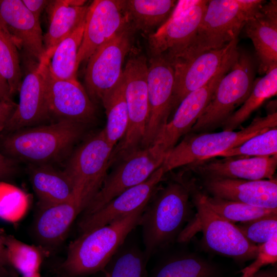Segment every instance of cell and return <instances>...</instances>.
<instances>
[{
    "mask_svg": "<svg viewBox=\"0 0 277 277\" xmlns=\"http://www.w3.org/2000/svg\"><path fill=\"white\" fill-rule=\"evenodd\" d=\"M189 184L182 181L168 183L151 196L141 216L144 252L149 260L177 240L192 212Z\"/></svg>",
    "mask_w": 277,
    "mask_h": 277,
    "instance_id": "obj_1",
    "label": "cell"
},
{
    "mask_svg": "<svg viewBox=\"0 0 277 277\" xmlns=\"http://www.w3.org/2000/svg\"><path fill=\"white\" fill-rule=\"evenodd\" d=\"M146 205L108 225L81 233L69 244L60 267L63 277H83L103 272L128 234L139 225Z\"/></svg>",
    "mask_w": 277,
    "mask_h": 277,
    "instance_id": "obj_2",
    "label": "cell"
},
{
    "mask_svg": "<svg viewBox=\"0 0 277 277\" xmlns=\"http://www.w3.org/2000/svg\"><path fill=\"white\" fill-rule=\"evenodd\" d=\"M84 124L60 119L55 123L24 128L3 134L1 145L11 157L35 164H48L65 154L82 136Z\"/></svg>",
    "mask_w": 277,
    "mask_h": 277,
    "instance_id": "obj_3",
    "label": "cell"
},
{
    "mask_svg": "<svg viewBox=\"0 0 277 277\" xmlns=\"http://www.w3.org/2000/svg\"><path fill=\"white\" fill-rule=\"evenodd\" d=\"M277 127V113L258 116L240 131L188 133L168 151L161 167L166 173L174 169L213 159L216 154L234 148L254 135Z\"/></svg>",
    "mask_w": 277,
    "mask_h": 277,
    "instance_id": "obj_4",
    "label": "cell"
},
{
    "mask_svg": "<svg viewBox=\"0 0 277 277\" xmlns=\"http://www.w3.org/2000/svg\"><path fill=\"white\" fill-rule=\"evenodd\" d=\"M255 69L253 57L239 50L235 62L219 82L211 100L189 133L208 132L221 127L249 95Z\"/></svg>",
    "mask_w": 277,
    "mask_h": 277,
    "instance_id": "obj_5",
    "label": "cell"
},
{
    "mask_svg": "<svg viewBox=\"0 0 277 277\" xmlns=\"http://www.w3.org/2000/svg\"><path fill=\"white\" fill-rule=\"evenodd\" d=\"M148 64L142 55L129 59L123 70L128 126L124 137L113 148L110 161L116 162L141 148L148 123Z\"/></svg>",
    "mask_w": 277,
    "mask_h": 277,
    "instance_id": "obj_6",
    "label": "cell"
},
{
    "mask_svg": "<svg viewBox=\"0 0 277 277\" xmlns=\"http://www.w3.org/2000/svg\"><path fill=\"white\" fill-rule=\"evenodd\" d=\"M249 18L237 0L208 1L194 37L185 50L169 60H188L225 47L238 38Z\"/></svg>",
    "mask_w": 277,
    "mask_h": 277,
    "instance_id": "obj_7",
    "label": "cell"
},
{
    "mask_svg": "<svg viewBox=\"0 0 277 277\" xmlns=\"http://www.w3.org/2000/svg\"><path fill=\"white\" fill-rule=\"evenodd\" d=\"M166 153L153 145L141 148L118 161L80 217L96 212L124 191L145 181L162 165Z\"/></svg>",
    "mask_w": 277,
    "mask_h": 277,
    "instance_id": "obj_8",
    "label": "cell"
},
{
    "mask_svg": "<svg viewBox=\"0 0 277 277\" xmlns=\"http://www.w3.org/2000/svg\"><path fill=\"white\" fill-rule=\"evenodd\" d=\"M189 186L204 247L215 253L239 262L254 259L258 246L249 242L236 225L214 212L206 203L203 192L194 184H189Z\"/></svg>",
    "mask_w": 277,
    "mask_h": 277,
    "instance_id": "obj_9",
    "label": "cell"
},
{
    "mask_svg": "<svg viewBox=\"0 0 277 277\" xmlns=\"http://www.w3.org/2000/svg\"><path fill=\"white\" fill-rule=\"evenodd\" d=\"M113 149L103 129L85 141L68 161L64 171L73 183L82 212L104 183Z\"/></svg>",
    "mask_w": 277,
    "mask_h": 277,
    "instance_id": "obj_10",
    "label": "cell"
},
{
    "mask_svg": "<svg viewBox=\"0 0 277 277\" xmlns=\"http://www.w3.org/2000/svg\"><path fill=\"white\" fill-rule=\"evenodd\" d=\"M208 1H177L168 18L149 35L152 57L164 55L170 58L185 50L194 37Z\"/></svg>",
    "mask_w": 277,
    "mask_h": 277,
    "instance_id": "obj_11",
    "label": "cell"
},
{
    "mask_svg": "<svg viewBox=\"0 0 277 277\" xmlns=\"http://www.w3.org/2000/svg\"><path fill=\"white\" fill-rule=\"evenodd\" d=\"M238 38L225 47L203 52L186 60L169 61L174 73L173 107L219 73L231 68L238 56Z\"/></svg>",
    "mask_w": 277,
    "mask_h": 277,
    "instance_id": "obj_12",
    "label": "cell"
},
{
    "mask_svg": "<svg viewBox=\"0 0 277 277\" xmlns=\"http://www.w3.org/2000/svg\"><path fill=\"white\" fill-rule=\"evenodd\" d=\"M129 25L97 48L88 59L85 74L87 92L90 98L101 101L122 77V66L131 47Z\"/></svg>",
    "mask_w": 277,
    "mask_h": 277,
    "instance_id": "obj_13",
    "label": "cell"
},
{
    "mask_svg": "<svg viewBox=\"0 0 277 277\" xmlns=\"http://www.w3.org/2000/svg\"><path fill=\"white\" fill-rule=\"evenodd\" d=\"M173 68L164 55L152 57L148 66L149 113L142 148L151 146L168 122L173 107Z\"/></svg>",
    "mask_w": 277,
    "mask_h": 277,
    "instance_id": "obj_14",
    "label": "cell"
},
{
    "mask_svg": "<svg viewBox=\"0 0 277 277\" xmlns=\"http://www.w3.org/2000/svg\"><path fill=\"white\" fill-rule=\"evenodd\" d=\"M129 25L125 1L95 0L89 6L77 66L88 60L100 46Z\"/></svg>",
    "mask_w": 277,
    "mask_h": 277,
    "instance_id": "obj_15",
    "label": "cell"
},
{
    "mask_svg": "<svg viewBox=\"0 0 277 277\" xmlns=\"http://www.w3.org/2000/svg\"><path fill=\"white\" fill-rule=\"evenodd\" d=\"M50 115L85 124L92 120L95 108L87 92L77 80L55 78L46 64L38 63Z\"/></svg>",
    "mask_w": 277,
    "mask_h": 277,
    "instance_id": "obj_16",
    "label": "cell"
},
{
    "mask_svg": "<svg viewBox=\"0 0 277 277\" xmlns=\"http://www.w3.org/2000/svg\"><path fill=\"white\" fill-rule=\"evenodd\" d=\"M165 174L161 166L144 182L124 191L96 212L80 217V233L108 225L147 205Z\"/></svg>",
    "mask_w": 277,
    "mask_h": 277,
    "instance_id": "obj_17",
    "label": "cell"
},
{
    "mask_svg": "<svg viewBox=\"0 0 277 277\" xmlns=\"http://www.w3.org/2000/svg\"><path fill=\"white\" fill-rule=\"evenodd\" d=\"M230 69L219 73L204 86L186 96L152 145H157L167 152L181 137L188 133L211 100L219 82Z\"/></svg>",
    "mask_w": 277,
    "mask_h": 277,
    "instance_id": "obj_18",
    "label": "cell"
},
{
    "mask_svg": "<svg viewBox=\"0 0 277 277\" xmlns=\"http://www.w3.org/2000/svg\"><path fill=\"white\" fill-rule=\"evenodd\" d=\"M0 23L17 47L38 64L42 61L45 50L39 21L22 0L0 1Z\"/></svg>",
    "mask_w": 277,
    "mask_h": 277,
    "instance_id": "obj_19",
    "label": "cell"
},
{
    "mask_svg": "<svg viewBox=\"0 0 277 277\" xmlns=\"http://www.w3.org/2000/svg\"><path fill=\"white\" fill-rule=\"evenodd\" d=\"M203 186L212 196L250 205L277 209V180H245L204 178Z\"/></svg>",
    "mask_w": 277,
    "mask_h": 277,
    "instance_id": "obj_20",
    "label": "cell"
},
{
    "mask_svg": "<svg viewBox=\"0 0 277 277\" xmlns=\"http://www.w3.org/2000/svg\"><path fill=\"white\" fill-rule=\"evenodd\" d=\"M188 166L192 171L204 178L270 180L274 178L277 168V154L270 156H236L223 160H206Z\"/></svg>",
    "mask_w": 277,
    "mask_h": 277,
    "instance_id": "obj_21",
    "label": "cell"
},
{
    "mask_svg": "<svg viewBox=\"0 0 277 277\" xmlns=\"http://www.w3.org/2000/svg\"><path fill=\"white\" fill-rule=\"evenodd\" d=\"M18 92L19 103L2 131L3 134L38 124L50 115L38 64L26 74Z\"/></svg>",
    "mask_w": 277,
    "mask_h": 277,
    "instance_id": "obj_22",
    "label": "cell"
},
{
    "mask_svg": "<svg viewBox=\"0 0 277 277\" xmlns=\"http://www.w3.org/2000/svg\"><path fill=\"white\" fill-rule=\"evenodd\" d=\"M253 45L261 74L277 67V1L266 2L243 29Z\"/></svg>",
    "mask_w": 277,
    "mask_h": 277,
    "instance_id": "obj_23",
    "label": "cell"
},
{
    "mask_svg": "<svg viewBox=\"0 0 277 277\" xmlns=\"http://www.w3.org/2000/svg\"><path fill=\"white\" fill-rule=\"evenodd\" d=\"M34 224V232L43 245L58 244L66 235L72 224L82 212L76 197L60 203L39 205Z\"/></svg>",
    "mask_w": 277,
    "mask_h": 277,
    "instance_id": "obj_24",
    "label": "cell"
},
{
    "mask_svg": "<svg viewBox=\"0 0 277 277\" xmlns=\"http://www.w3.org/2000/svg\"><path fill=\"white\" fill-rule=\"evenodd\" d=\"M88 7L71 6L66 0L50 1L46 8L49 25L43 36L45 53L41 62L49 61L57 46L85 19Z\"/></svg>",
    "mask_w": 277,
    "mask_h": 277,
    "instance_id": "obj_25",
    "label": "cell"
},
{
    "mask_svg": "<svg viewBox=\"0 0 277 277\" xmlns=\"http://www.w3.org/2000/svg\"><path fill=\"white\" fill-rule=\"evenodd\" d=\"M31 182L39 205L60 203L76 197L73 183L64 171L48 164H35L30 169Z\"/></svg>",
    "mask_w": 277,
    "mask_h": 277,
    "instance_id": "obj_26",
    "label": "cell"
},
{
    "mask_svg": "<svg viewBox=\"0 0 277 277\" xmlns=\"http://www.w3.org/2000/svg\"><path fill=\"white\" fill-rule=\"evenodd\" d=\"M177 1L174 0L125 1V10L129 23L145 32L166 22Z\"/></svg>",
    "mask_w": 277,
    "mask_h": 277,
    "instance_id": "obj_27",
    "label": "cell"
},
{
    "mask_svg": "<svg viewBox=\"0 0 277 277\" xmlns=\"http://www.w3.org/2000/svg\"><path fill=\"white\" fill-rule=\"evenodd\" d=\"M276 92L277 67L268 71L264 76L255 80L248 97L222 125L223 130L234 131L266 100L276 95Z\"/></svg>",
    "mask_w": 277,
    "mask_h": 277,
    "instance_id": "obj_28",
    "label": "cell"
},
{
    "mask_svg": "<svg viewBox=\"0 0 277 277\" xmlns=\"http://www.w3.org/2000/svg\"><path fill=\"white\" fill-rule=\"evenodd\" d=\"M85 23V19L57 46L49 61L44 62L55 78L76 80L77 55L83 39Z\"/></svg>",
    "mask_w": 277,
    "mask_h": 277,
    "instance_id": "obj_29",
    "label": "cell"
},
{
    "mask_svg": "<svg viewBox=\"0 0 277 277\" xmlns=\"http://www.w3.org/2000/svg\"><path fill=\"white\" fill-rule=\"evenodd\" d=\"M217 268L199 255L186 253L172 256L159 264L150 277H217Z\"/></svg>",
    "mask_w": 277,
    "mask_h": 277,
    "instance_id": "obj_30",
    "label": "cell"
},
{
    "mask_svg": "<svg viewBox=\"0 0 277 277\" xmlns=\"http://www.w3.org/2000/svg\"><path fill=\"white\" fill-rule=\"evenodd\" d=\"M102 103L107 116V124L103 130L107 141L114 148L124 137L128 126V109L123 76Z\"/></svg>",
    "mask_w": 277,
    "mask_h": 277,
    "instance_id": "obj_31",
    "label": "cell"
},
{
    "mask_svg": "<svg viewBox=\"0 0 277 277\" xmlns=\"http://www.w3.org/2000/svg\"><path fill=\"white\" fill-rule=\"evenodd\" d=\"M148 260L144 251L134 246L120 248L105 267V277H148Z\"/></svg>",
    "mask_w": 277,
    "mask_h": 277,
    "instance_id": "obj_32",
    "label": "cell"
},
{
    "mask_svg": "<svg viewBox=\"0 0 277 277\" xmlns=\"http://www.w3.org/2000/svg\"><path fill=\"white\" fill-rule=\"evenodd\" d=\"M9 263L12 264L23 276H40L42 254L34 246L19 241L11 235L1 234Z\"/></svg>",
    "mask_w": 277,
    "mask_h": 277,
    "instance_id": "obj_33",
    "label": "cell"
},
{
    "mask_svg": "<svg viewBox=\"0 0 277 277\" xmlns=\"http://www.w3.org/2000/svg\"><path fill=\"white\" fill-rule=\"evenodd\" d=\"M207 204L217 214L232 223H246L277 215V209L256 207L239 202L209 196L203 193Z\"/></svg>",
    "mask_w": 277,
    "mask_h": 277,
    "instance_id": "obj_34",
    "label": "cell"
},
{
    "mask_svg": "<svg viewBox=\"0 0 277 277\" xmlns=\"http://www.w3.org/2000/svg\"><path fill=\"white\" fill-rule=\"evenodd\" d=\"M277 154V127L253 136L234 148L218 153L216 156H270Z\"/></svg>",
    "mask_w": 277,
    "mask_h": 277,
    "instance_id": "obj_35",
    "label": "cell"
},
{
    "mask_svg": "<svg viewBox=\"0 0 277 277\" xmlns=\"http://www.w3.org/2000/svg\"><path fill=\"white\" fill-rule=\"evenodd\" d=\"M0 74L8 82L12 95L19 91L22 75L17 46L1 23Z\"/></svg>",
    "mask_w": 277,
    "mask_h": 277,
    "instance_id": "obj_36",
    "label": "cell"
},
{
    "mask_svg": "<svg viewBox=\"0 0 277 277\" xmlns=\"http://www.w3.org/2000/svg\"><path fill=\"white\" fill-rule=\"evenodd\" d=\"M29 207L27 194L19 188L0 181V218L9 222L21 220Z\"/></svg>",
    "mask_w": 277,
    "mask_h": 277,
    "instance_id": "obj_37",
    "label": "cell"
},
{
    "mask_svg": "<svg viewBox=\"0 0 277 277\" xmlns=\"http://www.w3.org/2000/svg\"><path fill=\"white\" fill-rule=\"evenodd\" d=\"M236 226L249 242L260 245L277 235V215L239 223Z\"/></svg>",
    "mask_w": 277,
    "mask_h": 277,
    "instance_id": "obj_38",
    "label": "cell"
},
{
    "mask_svg": "<svg viewBox=\"0 0 277 277\" xmlns=\"http://www.w3.org/2000/svg\"><path fill=\"white\" fill-rule=\"evenodd\" d=\"M258 246V253L254 261L240 271L242 274L240 277H251L261 270L263 267L276 263L277 235Z\"/></svg>",
    "mask_w": 277,
    "mask_h": 277,
    "instance_id": "obj_39",
    "label": "cell"
},
{
    "mask_svg": "<svg viewBox=\"0 0 277 277\" xmlns=\"http://www.w3.org/2000/svg\"><path fill=\"white\" fill-rule=\"evenodd\" d=\"M16 106L12 100H0V132L4 130Z\"/></svg>",
    "mask_w": 277,
    "mask_h": 277,
    "instance_id": "obj_40",
    "label": "cell"
},
{
    "mask_svg": "<svg viewBox=\"0 0 277 277\" xmlns=\"http://www.w3.org/2000/svg\"><path fill=\"white\" fill-rule=\"evenodd\" d=\"M26 7L39 19L42 11L46 8L50 1L47 0H22Z\"/></svg>",
    "mask_w": 277,
    "mask_h": 277,
    "instance_id": "obj_41",
    "label": "cell"
},
{
    "mask_svg": "<svg viewBox=\"0 0 277 277\" xmlns=\"http://www.w3.org/2000/svg\"><path fill=\"white\" fill-rule=\"evenodd\" d=\"M15 171L14 161L0 153V180L9 177Z\"/></svg>",
    "mask_w": 277,
    "mask_h": 277,
    "instance_id": "obj_42",
    "label": "cell"
},
{
    "mask_svg": "<svg viewBox=\"0 0 277 277\" xmlns=\"http://www.w3.org/2000/svg\"><path fill=\"white\" fill-rule=\"evenodd\" d=\"M11 96L8 82L0 74V100H11Z\"/></svg>",
    "mask_w": 277,
    "mask_h": 277,
    "instance_id": "obj_43",
    "label": "cell"
},
{
    "mask_svg": "<svg viewBox=\"0 0 277 277\" xmlns=\"http://www.w3.org/2000/svg\"><path fill=\"white\" fill-rule=\"evenodd\" d=\"M8 263L6 248L0 233V267H3Z\"/></svg>",
    "mask_w": 277,
    "mask_h": 277,
    "instance_id": "obj_44",
    "label": "cell"
},
{
    "mask_svg": "<svg viewBox=\"0 0 277 277\" xmlns=\"http://www.w3.org/2000/svg\"><path fill=\"white\" fill-rule=\"evenodd\" d=\"M251 277H277V269L276 267L261 270Z\"/></svg>",
    "mask_w": 277,
    "mask_h": 277,
    "instance_id": "obj_45",
    "label": "cell"
},
{
    "mask_svg": "<svg viewBox=\"0 0 277 277\" xmlns=\"http://www.w3.org/2000/svg\"><path fill=\"white\" fill-rule=\"evenodd\" d=\"M23 277H25V276H23ZM37 277H40V276H37Z\"/></svg>",
    "mask_w": 277,
    "mask_h": 277,
    "instance_id": "obj_46",
    "label": "cell"
}]
</instances>
